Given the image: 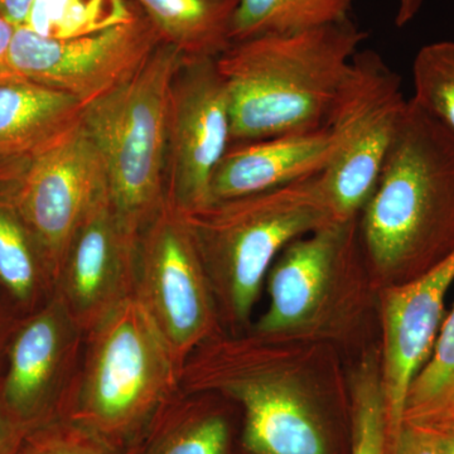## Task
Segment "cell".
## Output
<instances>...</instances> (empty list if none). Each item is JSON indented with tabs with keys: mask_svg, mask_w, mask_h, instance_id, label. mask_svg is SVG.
Listing matches in <instances>:
<instances>
[{
	"mask_svg": "<svg viewBox=\"0 0 454 454\" xmlns=\"http://www.w3.org/2000/svg\"><path fill=\"white\" fill-rule=\"evenodd\" d=\"M231 146V116L216 59H186L170 90L164 197L181 212L214 202L212 178Z\"/></svg>",
	"mask_w": 454,
	"mask_h": 454,
	"instance_id": "obj_11",
	"label": "cell"
},
{
	"mask_svg": "<svg viewBox=\"0 0 454 454\" xmlns=\"http://www.w3.org/2000/svg\"><path fill=\"white\" fill-rule=\"evenodd\" d=\"M356 0H239L231 40L286 35L336 25L348 20Z\"/></svg>",
	"mask_w": 454,
	"mask_h": 454,
	"instance_id": "obj_21",
	"label": "cell"
},
{
	"mask_svg": "<svg viewBox=\"0 0 454 454\" xmlns=\"http://www.w3.org/2000/svg\"><path fill=\"white\" fill-rule=\"evenodd\" d=\"M17 321L18 317L14 315L13 310L9 309L7 303L0 301V372L4 366L5 351Z\"/></svg>",
	"mask_w": 454,
	"mask_h": 454,
	"instance_id": "obj_31",
	"label": "cell"
},
{
	"mask_svg": "<svg viewBox=\"0 0 454 454\" xmlns=\"http://www.w3.org/2000/svg\"><path fill=\"white\" fill-rule=\"evenodd\" d=\"M389 448L390 454H441L422 424L411 422L404 423Z\"/></svg>",
	"mask_w": 454,
	"mask_h": 454,
	"instance_id": "obj_26",
	"label": "cell"
},
{
	"mask_svg": "<svg viewBox=\"0 0 454 454\" xmlns=\"http://www.w3.org/2000/svg\"><path fill=\"white\" fill-rule=\"evenodd\" d=\"M361 211L382 271L404 270L411 282L454 253V134L411 98Z\"/></svg>",
	"mask_w": 454,
	"mask_h": 454,
	"instance_id": "obj_2",
	"label": "cell"
},
{
	"mask_svg": "<svg viewBox=\"0 0 454 454\" xmlns=\"http://www.w3.org/2000/svg\"><path fill=\"white\" fill-rule=\"evenodd\" d=\"M387 399L375 357L364 361L352 381V454H385Z\"/></svg>",
	"mask_w": 454,
	"mask_h": 454,
	"instance_id": "obj_23",
	"label": "cell"
},
{
	"mask_svg": "<svg viewBox=\"0 0 454 454\" xmlns=\"http://www.w3.org/2000/svg\"><path fill=\"white\" fill-rule=\"evenodd\" d=\"M454 282V253L422 276L391 288L384 309L387 446L405 423L406 399L434 346Z\"/></svg>",
	"mask_w": 454,
	"mask_h": 454,
	"instance_id": "obj_14",
	"label": "cell"
},
{
	"mask_svg": "<svg viewBox=\"0 0 454 454\" xmlns=\"http://www.w3.org/2000/svg\"><path fill=\"white\" fill-rule=\"evenodd\" d=\"M210 288L184 214L164 197L139 236L136 295L181 370L214 330Z\"/></svg>",
	"mask_w": 454,
	"mask_h": 454,
	"instance_id": "obj_9",
	"label": "cell"
},
{
	"mask_svg": "<svg viewBox=\"0 0 454 454\" xmlns=\"http://www.w3.org/2000/svg\"><path fill=\"white\" fill-rule=\"evenodd\" d=\"M408 101L399 74L373 51H358L340 82L325 127L339 148L321 173L334 220L354 219L378 182Z\"/></svg>",
	"mask_w": 454,
	"mask_h": 454,
	"instance_id": "obj_6",
	"label": "cell"
},
{
	"mask_svg": "<svg viewBox=\"0 0 454 454\" xmlns=\"http://www.w3.org/2000/svg\"><path fill=\"white\" fill-rule=\"evenodd\" d=\"M163 43L186 59H217L232 44L239 0H134Z\"/></svg>",
	"mask_w": 454,
	"mask_h": 454,
	"instance_id": "obj_19",
	"label": "cell"
},
{
	"mask_svg": "<svg viewBox=\"0 0 454 454\" xmlns=\"http://www.w3.org/2000/svg\"><path fill=\"white\" fill-rule=\"evenodd\" d=\"M181 390V369L136 294L85 333L82 365L64 417L124 450Z\"/></svg>",
	"mask_w": 454,
	"mask_h": 454,
	"instance_id": "obj_3",
	"label": "cell"
},
{
	"mask_svg": "<svg viewBox=\"0 0 454 454\" xmlns=\"http://www.w3.org/2000/svg\"><path fill=\"white\" fill-rule=\"evenodd\" d=\"M138 243L139 236L116 214L109 192L80 223L66 250L53 292L83 333L136 294Z\"/></svg>",
	"mask_w": 454,
	"mask_h": 454,
	"instance_id": "obj_13",
	"label": "cell"
},
{
	"mask_svg": "<svg viewBox=\"0 0 454 454\" xmlns=\"http://www.w3.org/2000/svg\"><path fill=\"white\" fill-rule=\"evenodd\" d=\"M422 424L441 454H454V419L439 418Z\"/></svg>",
	"mask_w": 454,
	"mask_h": 454,
	"instance_id": "obj_29",
	"label": "cell"
},
{
	"mask_svg": "<svg viewBox=\"0 0 454 454\" xmlns=\"http://www.w3.org/2000/svg\"><path fill=\"white\" fill-rule=\"evenodd\" d=\"M184 59L162 42L127 82L82 109L83 128L106 164L114 208L137 236L164 201L170 90Z\"/></svg>",
	"mask_w": 454,
	"mask_h": 454,
	"instance_id": "obj_5",
	"label": "cell"
},
{
	"mask_svg": "<svg viewBox=\"0 0 454 454\" xmlns=\"http://www.w3.org/2000/svg\"><path fill=\"white\" fill-rule=\"evenodd\" d=\"M226 418L179 390L140 429L122 454H226Z\"/></svg>",
	"mask_w": 454,
	"mask_h": 454,
	"instance_id": "obj_18",
	"label": "cell"
},
{
	"mask_svg": "<svg viewBox=\"0 0 454 454\" xmlns=\"http://www.w3.org/2000/svg\"><path fill=\"white\" fill-rule=\"evenodd\" d=\"M423 0H399V8L395 17V25L402 28L411 23L419 13Z\"/></svg>",
	"mask_w": 454,
	"mask_h": 454,
	"instance_id": "obj_32",
	"label": "cell"
},
{
	"mask_svg": "<svg viewBox=\"0 0 454 454\" xmlns=\"http://www.w3.org/2000/svg\"><path fill=\"white\" fill-rule=\"evenodd\" d=\"M367 33L351 20L234 42L217 57L229 97L231 145L325 127Z\"/></svg>",
	"mask_w": 454,
	"mask_h": 454,
	"instance_id": "obj_1",
	"label": "cell"
},
{
	"mask_svg": "<svg viewBox=\"0 0 454 454\" xmlns=\"http://www.w3.org/2000/svg\"><path fill=\"white\" fill-rule=\"evenodd\" d=\"M181 390L217 391L243 406V444L249 453L328 454L309 402L282 376L260 365L250 346L203 342L182 367Z\"/></svg>",
	"mask_w": 454,
	"mask_h": 454,
	"instance_id": "obj_7",
	"label": "cell"
},
{
	"mask_svg": "<svg viewBox=\"0 0 454 454\" xmlns=\"http://www.w3.org/2000/svg\"><path fill=\"white\" fill-rule=\"evenodd\" d=\"M20 454H122V450L61 415L29 430Z\"/></svg>",
	"mask_w": 454,
	"mask_h": 454,
	"instance_id": "obj_25",
	"label": "cell"
},
{
	"mask_svg": "<svg viewBox=\"0 0 454 454\" xmlns=\"http://www.w3.org/2000/svg\"><path fill=\"white\" fill-rule=\"evenodd\" d=\"M182 214L212 288L227 316L239 324L249 318L278 254L295 239L334 221L321 175Z\"/></svg>",
	"mask_w": 454,
	"mask_h": 454,
	"instance_id": "obj_4",
	"label": "cell"
},
{
	"mask_svg": "<svg viewBox=\"0 0 454 454\" xmlns=\"http://www.w3.org/2000/svg\"><path fill=\"white\" fill-rule=\"evenodd\" d=\"M29 430L18 424L0 402V454H20Z\"/></svg>",
	"mask_w": 454,
	"mask_h": 454,
	"instance_id": "obj_27",
	"label": "cell"
},
{
	"mask_svg": "<svg viewBox=\"0 0 454 454\" xmlns=\"http://www.w3.org/2000/svg\"><path fill=\"white\" fill-rule=\"evenodd\" d=\"M0 288L18 318L32 315L52 295L55 284L31 232L0 186Z\"/></svg>",
	"mask_w": 454,
	"mask_h": 454,
	"instance_id": "obj_20",
	"label": "cell"
},
{
	"mask_svg": "<svg viewBox=\"0 0 454 454\" xmlns=\"http://www.w3.org/2000/svg\"><path fill=\"white\" fill-rule=\"evenodd\" d=\"M31 232L53 284L71 239L109 192L106 164L82 118L52 145L0 178ZM55 291V289H53Z\"/></svg>",
	"mask_w": 454,
	"mask_h": 454,
	"instance_id": "obj_8",
	"label": "cell"
},
{
	"mask_svg": "<svg viewBox=\"0 0 454 454\" xmlns=\"http://www.w3.org/2000/svg\"><path fill=\"white\" fill-rule=\"evenodd\" d=\"M454 409V307L439 328L427 363L415 376L406 399L405 422L426 423Z\"/></svg>",
	"mask_w": 454,
	"mask_h": 454,
	"instance_id": "obj_22",
	"label": "cell"
},
{
	"mask_svg": "<svg viewBox=\"0 0 454 454\" xmlns=\"http://www.w3.org/2000/svg\"><path fill=\"white\" fill-rule=\"evenodd\" d=\"M82 109L71 95L27 80L0 85V170L52 145L80 121Z\"/></svg>",
	"mask_w": 454,
	"mask_h": 454,
	"instance_id": "obj_17",
	"label": "cell"
},
{
	"mask_svg": "<svg viewBox=\"0 0 454 454\" xmlns=\"http://www.w3.org/2000/svg\"><path fill=\"white\" fill-rule=\"evenodd\" d=\"M35 2V0H0V17L12 25L22 27Z\"/></svg>",
	"mask_w": 454,
	"mask_h": 454,
	"instance_id": "obj_30",
	"label": "cell"
},
{
	"mask_svg": "<svg viewBox=\"0 0 454 454\" xmlns=\"http://www.w3.org/2000/svg\"><path fill=\"white\" fill-rule=\"evenodd\" d=\"M411 100L454 134V42L422 47L413 62Z\"/></svg>",
	"mask_w": 454,
	"mask_h": 454,
	"instance_id": "obj_24",
	"label": "cell"
},
{
	"mask_svg": "<svg viewBox=\"0 0 454 454\" xmlns=\"http://www.w3.org/2000/svg\"><path fill=\"white\" fill-rule=\"evenodd\" d=\"M138 9L125 20L67 37H44L17 27L12 66L23 80L59 90L88 106L127 82L162 43Z\"/></svg>",
	"mask_w": 454,
	"mask_h": 454,
	"instance_id": "obj_10",
	"label": "cell"
},
{
	"mask_svg": "<svg viewBox=\"0 0 454 454\" xmlns=\"http://www.w3.org/2000/svg\"><path fill=\"white\" fill-rule=\"evenodd\" d=\"M352 232L354 219L334 220L284 247L269 274V307L256 325L259 333H279L313 318Z\"/></svg>",
	"mask_w": 454,
	"mask_h": 454,
	"instance_id": "obj_15",
	"label": "cell"
},
{
	"mask_svg": "<svg viewBox=\"0 0 454 454\" xmlns=\"http://www.w3.org/2000/svg\"><path fill=\"white\" fill-rule=\"evenodd\" d=\"M110 2H112L114 13L118 20H125L130 16L131 11L124 4V0H110Z\"/></svg>",
	"mask_w": 454,
	"mask_h": 454,
	"instance_id": "obj_33",
	"label": "cell"
},
{
	"mask_svg": "<svg viewBox=\"0 0 454 454\" xmlns=\"http://www.w3.org/2000/svg\"><path fill=\"white\" fill-rule=\"evenodd\" d=\"M85 333L55 292L18 318L0 372V402L31 430L64 415L82 365Z\"/></svg>",
	"mask_w": 454,
	"mask_h": 454,
	"instance_id": "obj_12",
	"label": "cell"
},
{
	"mask_svg": "<svg viewBox=\"0 0 454 454\" xmlns=\"http://www.w3.org/2000/svg\"><path fill=\"white\" fill-rule=\"evenodd\" d=\"M17 27L0 17V85L23 80L14 71L11 62L12 42Z\"/></svg>",
	"mask_w": 454,
	"mask_h": 454,
	"instance_id": "obj_28",
	"label": "cell"
},
{
	"mask_svg": "<svg viewBox=\"0 0 454 454\" xmlns=\"http://www.w3.org/2000/svg\"><path fill=\"white\" fill-rule=\"evenodd\" d=\"M443 418H450V419H454V409H452V411H450V413H448L446 417Z\"/></svg>",
	"mask_w": 454,
	"mask_h": 454,
	"instance_id": "obj_34",
	"label": "cell"
},
{
	"mask_svg": "<svg viewBox=\"0 0 454 454\" xmlns=\"http://www.w3.org/2000/svg\"><path fill=\"white\" fill-rule=\"evenodd\" d=\"M337 148L325 127L231 145L212 178V199L255 195L321 175Z\"/></svg>",
	"mask_w": 454,
	"mask_h": 454,
	"instance_id": "obj_16",
	"label": "cell"
}]
</instances>
